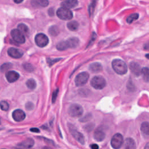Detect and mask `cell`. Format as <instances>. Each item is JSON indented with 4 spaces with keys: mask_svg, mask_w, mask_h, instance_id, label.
Instances as JSON below:
<instances>
[{
    "mask_svg": "<svg viewBox=\"0 0 149 149\" xmlns=\"http://www.w3.org/2000/svg\"><path fill=\"white\" fill-rule=\"evenodd\" d=\"M112 66L114 71L119 74H124L127 71L126 63L119 59H114L112 62Z\"/></svg>",
    "mask_w": 149,
    "mask_h": 149,
    "instance_id": "1",
    "label": "cell"
},
{
    "mask_svg": "<svg viewBox=\"0 0 149 149\" xmlns=\"http://www.w3.org/2000/svg\"><path fill=\"white\" fill-rule=\"evenodd\" d=\"M90 84L94 88L101 90L106 86V81L102 76H96L91 80Z\"/></svg>",
    "mask_w": 149,
    "mask_h": 149,
    "instance_id": "2",
    "label": "cell"
},
{
    "mask_svg": "<svg viewBox=\"0 0 149 149\" xmlns=\"http://www.w3.org/2000/svg\"><path fill=\"white\" fill-rule=\"evenodd\" d=\"M56 15L62 20H68L73 17V13L70 10L65 8H59L56 11Z\"/></svg>",
    "mask_w": 149,
    "mask_h": 149,
    "instance_id": "3",
    "label": "cell"
},
{
    "mask_svg": "<svg viewBox=\"0 0 149 149\" xmlns=\"http://www.w3.org/2000/svg\"><path fill=\"white\" fill-rule=\"evenodd\" d=\"M83 112V109L79 104H72L68 108V113L72 117H79L80 116Z\"/></svg>",
    "mask_w": 149,
    "mask_h": 149,
    "instance_id": "4",
    "label": "cell"
},
{
    "mask_svg": "<svg viewBox=\"0 0 149 149\" xmlns=\"http://www.w3.org/2000/svg\"><path fill=\"white\" fill-rule=\"evenodd\" d=\"M68 127H69V131L70 132L73 137L81 144H82V145L84 144V137L83 134L81 133L80 132H78L76 130V127L73 125H72L70 123L68 124Z\"/></svg>",
    "mask_w": 149,
    "mask_h": 149,
    "instance_id": "5",
    "label": "cell"
},
{
    "mask_svg": "<svg viewBox=\"0 0 149 149\" xmlns=\"http://www.w3.org/2000/svg\"><path fill=\"white\" fill-rule=\"evenodd\" d=\"M123 143V136L120 133H116L113 136L111 140V145L114 149H119Z\"/></svg>",
    "mask_w": 149,
    "mask_h": 149,
    "instance_id": "6",
    "label": "cell"
},
{
    "mask_svg": "<svg viewBox=\"0 0 149 149\" xmlns=\"http://www.w3.org/2000/svg\"><path fill=\"white\" fill-rule=\"evenodd\" d=\"M89 78V74L87 72H83L78 74L75 78V84L77 86H81L85 84Z\"/></svg>",
    "mask_w": 149,
    "mask_h": 149,
    "instance_id": "7",
    "label": "cell"
},
{
    "mask_svg": "<svg viewBox=\"0 0 149 149\" xmlns=\"http://www.w3.org/2000/svg\"><path fill=\"white\" fill-rule=\"evenodd\" d=\"M48 38L43 33H38L35 37L36 44L40 47H44L48 43Z\"/></svg>",
    "mask_w": 149,
    "mask_h": 149,
    "instance_id": "8",
    "label": "cell"
},
{
    "mask_svg": "<svg viewBox=\"0 0 149 149\" xmlns=\"http://www.w3.org/2000/svg\"><path fill=\"white\" fill-rule=\"evenodd\" d=\"M34 144V141L33 139L28 138L18 143L13 149H29Z\"/></svg>",
    "mask_w": 149,
    "mask_h": 149,
    "instance_id": "9",
    "label": "cell"
},
{
    "mask_svg": "<svg viewBox=\"0 0 149 149\" xmlns=\"http://www.w3.org/2000/svg\"><path fill=\"white\" fill-rule=\"evenodd\" d=\"M10 34L13 40L15 42L19 44H23L25 42L24 36L18 29L12 30L11 31Z\"/></svg>",
    "mask_w": 149,
    "mask_h": 149,
    "instance_id": "10",
    "label": "cell"
},
{
    "mask_svg": "<svg viewBox=\"0 0 149 149\" xmlns=\"http://www.w3.org/2000/svg\"><path fill=\"white\" fill-rule=\"evenodd\" d=\"M8 54L10 56L13 58H20L23 55V52L21 49L13 47H11L8 49Z\"/></svg>",
    "mask_w": 149,
    "mask_h": 149,
    "instance_id": "11",
    "label": "cell"
},
{
    "mask_svg": "<svg viewBox=\"0 0 149 149\" xmlns=\"http://www.w3.org/2000/svg\"><path fill=\"white\" fill-rule=\"evenodd\" d=\"M12 117L16 122H21L26 117L25 113L22 109H16L12 113Z\"/></svg>",
    "mask_w": 149,
    "mask_h": 149,
    "instance_id": "12",
    "label": "cell"
},
{
    "mask_svg": "<svg viewBox=\"0 0 149 149\" xmlns=\"http://www.w3.org/2000/svg\"><path fill=\"white\" fill-rule=\"evenodd\" d=\"M130 69L132 73L136 76H139L141 73V69L140 66L136 62H132L129 65Z\"/></svg>",
    "mask_w": 149,
    "mask_h": 149,
    "instance_id": "13",
    "label": "cell"
},
{
    "mask_svg": "<svg viewBox=\"0 0 149 149\" xmlns=\"http://www.w3.org/2000/svg\"><path fill=\"white\" fill-rule=\"evenodd\" d=\"M5 76L7 80L10 83H12L16 81L19 77V74L17 72L13 70L8 71L6 73Z\"/></svg>",
    "mask_w": 149,
    "mask_h": 149,
    "instance_id": "14",
    "label": "cell"
},
{
    "mask_svg": "<svg viewBox=\"0 0 149 149\" xmlns=\"http://www.w3.org/2000/svg\"><path fill=\"white\" fill-rule=\"evenodd\" d=\"M68 48H74L79 45V40L76 37H71L66 40Z\"/></svg>",
    "mask_w": 149,
    "mask_h": 149,
    "instance_id": "15",
    "label": "cell"
},
{
    "mask_svg": "<svg viewBox=\"0 0 149 149\" xmlns=\"http://www.w3.org/2000/svg\"><path fill=\"white\" fill-rule=\"evenodd\" d=\"M136 146L134 140L132 138H127L124 143V149H136Z\"/></svg>",
    "mask_w": 149,
    "mask_h": 149,
    "instance_id": "16",
    "label": "cell"
},
{
    "mask_svg": "<svg viewBox=\"0 0 149 149\" xmlns=\"http://www.w3.org/2000/svg\"><path fill=\"white\" fill-rule=\"evenodd\" d=\"M78 3V2L75 0H68L65 1L61 3V5L65 8L69 9L75 7Z\"/></svg>",
    "mask_w": 149,
    "mask_h": 149,
    "instance_id": "17",
    "label": "cell"
},
{
    "mask_svg": "<svg viewBox=\"0 0 149 149\" xmlns=\"http://www.w3.org/2000/svg\"><path fill=\"white\" fill-rule=\"evenodd\" d=\"M105 137V133L101 130H96L94 133V138L97 141H102Z\"/></svg>",
    "mask_w": 149,
    "mask_h": 149,
    "instance_id": "18",
    "label": "cell"
},
{
    "mask_svg": "<svg viewBox=\"0 0 149 149\" xmlns=\"http://www.w3.org/2000/svg\"><path fill=\"white\" fill-rule=\"evenodd\" d=\"M89 69L94 73L100 72L102 69V66L101 63L98 62H94L93 63H91L89 66Z\"/></svg>",
    "mask_w": 149,
    "mask_h": 149,
    "instance_id": "19",
    "label": "cell"
},
{
    "mask_svg": "<svg viewBox=\"0 0 149 149\" xmlns=\"http://www.w3.org/2000/svg\"><path fill=\"white\" fill-rule=\"evenodd\" d=\"M32 6L34 7H45L48 5V1L47 0H34L31 2Z\"/></svg>",
    "mask_w": 149,
    "mask_h": 149,
    "instance_id": "20",
    "label": "cell"
},
{
    "mask_svg": "<svg viewBox=\"0 0 149 149\" xmlns=\"http://www.w3.org/2000/svg\"><path fill=\"white\" fill-rule=\"evenodd\" d=\"M18 30L23 33L24 36H28L29 34V29L28 27L23 23H20L17 26Z\"/></svg>",
    "mask_w": 149,
    "mask_h": 149,
    "instance_id": "21",
    "label": "cell"
},
{
    "mask_svg": "<svg viewBox=\"0 0 149 149\" xmlns=\"http://www.w3.org/2000/svg\"><path fill=\"white\" fill-rule=\"evenodd\" d=\"M141 74L143 79L145 82L149 83V69L144 67L141 69Z\"/></svg>",
    "mask_w": 149,
    "mask_h": 149,
    "instance_id": "22",
    "label": "cell"
},
{
    "mask_svg": "<svg viewBox=\"0 0 149 149\" xmlns=\"http://www.w3.org/2000/svg\"><path fill=\"white\" fill-rule=\"evenodd\" d=\"M67 27L69 30L71 31H75L79 27V23L74 20L70 21L68 23Z\"/></svg>",
    "mask_w": 149,
    "mask_h": 149,
    "instance_id": "23",
    "label": "cell"
},
{
    "mask_svg": "<svg viewBox=\"0 0 149 149\" xmlns=\"http://www.w3.org/2000/svg\"><path fill=\"white\" fill-rule=\"evenodd\" d=\"M141 130L146 135L149 136V123L144 122L141 125Z\"/></svg>",
    "mask_w": 149,
    "mask_h": 149,
    "instance_id": "24",
    "label": "cell"
},
{
    "mask_svg": "<svg viewBox=\"0 0 149 149\" xmlns=\"http://www.w3.org/2000/svg\"><path fill=\"white\" fill-rule=\"evenodd\" d=\"M56 48L59 51H64L68 49L66 41H62L58 42L56 45Z\"/></svg>",
    "mask_w": 149,
    "mask_h": 149,
    "instance_id": "25",
    "label": "cell"
},
{
    "mask_svg": "<svg viewBox=\"0 0 149 149\" xmlns=\"http://www.w3.org/2000/svg\"><path fill=\"white\" fill-rule=\"evenodd\" d=\"M26 86L30 89H34L36 87V82L33 79H30L26 81Z\"/></svg>",
    "mask_w": 149,
    "mask_h": 149,
    "instance_id": "26",
    "label": "cell"
},
{
    "mask_svg": "<svg viewBox=\"0 0 149 149\" xmlns=\"http://www.w3.org/2000/svg\"><path fill=\"white\" fill-rule=\"evenodd\" d=\"M138 17H139L138 13H133L127 17L126 21L128 23H132L133 21L137 20L138 19Z\"/></svg>",
    "mask_w": 149,
    "mask_h": 149,
    "instance_id": "27",
    "label": "cell"
},
{
    "mask_svg": "<svg viewBox=\"0 0 149 149\" xmlns=\"http://www.w3.org/2000/svg\"><path fill=\"white\" fill-rule=\"evenodd\" d=\"M49 34L52 36H56L59 33V30L56 26H51L49 29Z\"/></svg>",
    "mask_w": 149,
    "mask_h": 149,
    "instance_id": "28",
    "label": "cell"
},
{
    "mask_svg": "<svg viewBox=\"0 0 149 149\" xmlns=\"http://www.w3.org/2000/svg\"><path fill=\"white\" fill-rule=\"evenodd\" d=\"M12 67V64L10 63H5L2 65L1 69L2 72H5L8 69H9Z\"/></svg>",
    "mask_w": 149,
    "mask_h": 149,
    "instance_id": "29",
    "label": "cell"
},
{
    "mask_svg": "<svg viewBox=\"0 0 149 149\" xmlns=\"http://www.w3.org/2000/svg\"><path fill=\"white\" fill-rule=\"evenodd\" d=\"M1 108L3 111H8L9 109V105L7 102L2 101L1 102Z\"/></svg>",
    "mask_w": 149,
    "mask_h": 149,
    "instance_id": "30",
    "label": "cell"
},
{
    "mask_svg": "<svg viewBox=\"0 0 149 149\" xmlns=\"http://www.w3.org/2000/svg\"><path fill=\"white\" fill-rule=\"evenodd\" d=\"M23 67H24V68L27 71H29V72H31L34 69L33 66L31 64H30V63H25V64H24L23 65Z\"/></svg>",
    "mask_w": 149,
    "mask_h": 149,
    "instance_id": "31",
    "label": "cell"
},
{
    "mask_svg": "<svg viewBox=\"0 0 149 149\" xmlns=\"http://www.w3.org/2000/svg\"><path fill=\"white\" fill-rule=\"evenodd\" d=\"M94 127V124H93V123H89V124H88V125H87L85 126L84 129H85L86 131H87V132H90V131H91V130L93 129Z\"/></svg>",
    "mask_w": 149,
    "mask_h": 149,
    "instance_id": "32",
    "label": "cell"
},
{
    "mask_svg": "<svg viewBox=\"0 0 149 149\" xmlns=\"http://www.w3.org/2000/svg\"><path fill=\"white\" fill-rule=\"evenodd\" d=\"M91 118V115H90V114H87L86 115H85L83 118H81L80 119V122H87V121H88L89 120H90Z\"/></svg>",
    "mask_w": 149,
    "mask_h": 149,
    "instance_id": "33",
    "label": "cell"
},
{
    "mask_svg": "<svg viewBox=\"0 0 149 149\" xmlns=\"http://www.w3.org/2000/svg\"><path fill=\"white\" fill-rule=\"evenodd\" d=\"M95 5V2L94 1L92 2V3L90 4L89 8H88V11L90 15H91L93 12H94V6Z\"/></svg>",
    "mask_w": 149,
    "mask_h": 149,
    "instance_id": "34",
    "label": "cell"
},
{
    "mask_svg": "<svg viewBox=\"0 0 149 149\" xmlns=\"http://www.w3.org/2000/svg\"><path fill=\"white\" fill-rule=\"evenodd\" d=\"M58 89H56L52 94V102L54 103L56 98V97H57V94H58Z\"/></svg>",
    "mask_w": 149,
    "mask_h": 149,
    "instance_id": "35",
    "label": "cell"
},
{
    "mask_svg": "<svg viewBox=\"0 0 149 149\" xmlns=\"http://www.w3.org/2000/svg\"><path fill=\"white\" fill-rule=\"evenodd\" d=\"M61 59L60 58H59V59H48V63L49 64V65H53L54 63H55L56 62H57V61H58L59 60H60Z\"/></svg>",
    "mask_w": 149,
    "mask_h": 149,
    "instance_id": "36",
    "label": "cell"
},
{
    "mask_svg": "<svg viewBox=\"0 0 149 149\" xmlns=\"http://www.w3.org/2000/svg\"><path fill=\"white\" fill-rule=\"evenodd\" d=\"M26 109H27L31 110V109H32L33 108V104L31 103V102H28V103L26 104Z\"/></svg>",
    "mask_w": 149,
    "mask_h": 149,
    "instance_id": "37",
    "label": "cell"
},
{
    "mask_svg": "<svg viewBox=\"0 0 149 149\" xmlns=\"http://www.w3.org/2000/svg\"><path fill=\"white\" fill-rule=\"evenodd\" d=\"M90 146L91 149H98L99 148V146L97 144H92Z\"/></svg>",
    "mask_w": 149,
    "mask_h": 149,
    "instance_id": "38",
    "label": "cell"
},
{
    "mask_svg": "<svg viewBox=\"0 0 149 149\" xmlns=\"http://www.w3.org/2000/svg\"><path fill=\"white\" fill-rule=\"evenodd\" d=\"M30 130L31 132H34V133H39L40 132V130L38 129H37V128H36V127L31 128Z\"/></svg>",
    "mask_w": 149,
    "mask_h": 149,
    "instance_id": "39",
    "label": "cell"
},
{
    "mask_svg": "<svg viewBox=\"0 0 149 149\" xmlns=\"http://www.w3.org/2000/svg\"><path fill=\"white\" fill-rule=\"evenodd\" d=\"M48 13H49V16H54V9L52 8H51V9H49V10H48Z\"/></svg>",
    "mask_w": 149,
    "mask_h": 149,
    "instance_id": "40",
    "label": "cell"
},
{
    "mask_svg": "<svg viewBox=\"0 0 149 149\" xmlns=\"http://www.w3.org/2000/svg\"><path fill=\"white\" fill-rule=\"evenodd\" d=\"M144 48L146 50H149V42H148L144 44Z\"/></svg>",
    "mask_w": 149,
    "mask_h": 149,
    "instance_id": "41",
    "label": "cell"
},
{
    "mask_svg": "<svg viewBox=\"0 0 149 149\" xmlns=\"http://www.w3.org/2000/svg\"><path fill=\"white\" fill-rule=\"evenodd\" d=\"M144 149H149V142L146 145V146H145Z\"/></svg>",
    "mask_w": 149,
    "mask_h": 149,
    "instance_id": "42",
    "label": "cell"
},
{
    "mask_svg": "<svg viewBox=\"0 0 149 149\" xmlns=\"http://www.w3.org/2000/svg\"><path fill=\"white\" fill-rule=\"evenodd\" d=\"M42 149H52L51 147H47V146H45V147H44Z\"/></svg>",
    "mask_w": 149,
    "mask_h": 149,
    "instance_id": "43",
    "label": "cell"
},
{
    "mask_svg": "<svg viewBox=\"0 0 149 149\" xmlns=\"http://www.w3.org/2000/svg\"><path fill=\"white\" fill-rule=\"evenodd\" d=\"M15 3H21L23 2V1H14Z\"/></svg>",
    "mask_w": 149,
    "mask_h": 149,
    "instance_id": "44",
    "label": "cell"
},
{
    "mask_svg": "<svg viewBox=\"0 0 149 149\" xmlns=\"http://www.w3.org/2000/svg\"><path fill=\"white\" fill-rule=\"evenodd\" d=\"M146 57L147 59H149V54H146Z\"/></svg>",
    "mask_w": 149,
    "mask_h": 149,
    "instance_id": "45",
    "label": "cell"
},
{
    "mask_svg": "<svg viewBox=\"0 0 149 149\" xmlns=\"http://www.w3.org/2000/svg\"><path fill=\"white\" fill-rule=\"evenodd\" d=\"M2 149H5V148H2Z\"/></svg>",
    "mask_w": 149,
    "mask_h": 149,
    "instance_id": "46",
    "label": "cell"
}]
</instances>
